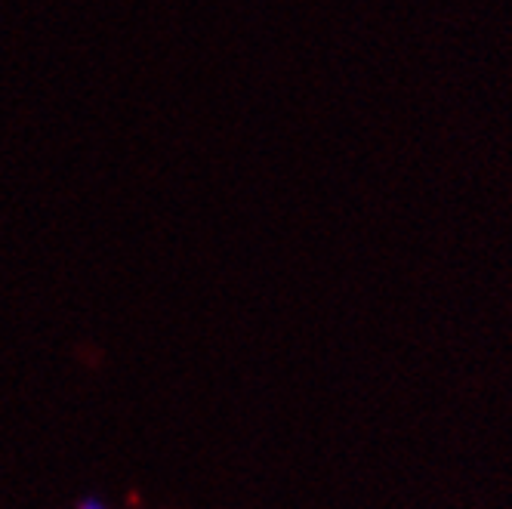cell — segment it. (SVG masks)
Returning a JSON list of instances; mask_svg holds the SVG:
<instances>
[{"label":"cell","mask_w":512,"mask_h":509,"mask_svg":"<svg viewBox=\"0 0 512 509\" xmlns=\"http://www.w3.org/2000/svg\"><path fill=\"white\" fill-rule=\"evenodd\" d=\"M81 509H105V506H102V503H96V500H84V503H81Z\"/></svg>","instance_id":"obj_1"}]
</instances>
